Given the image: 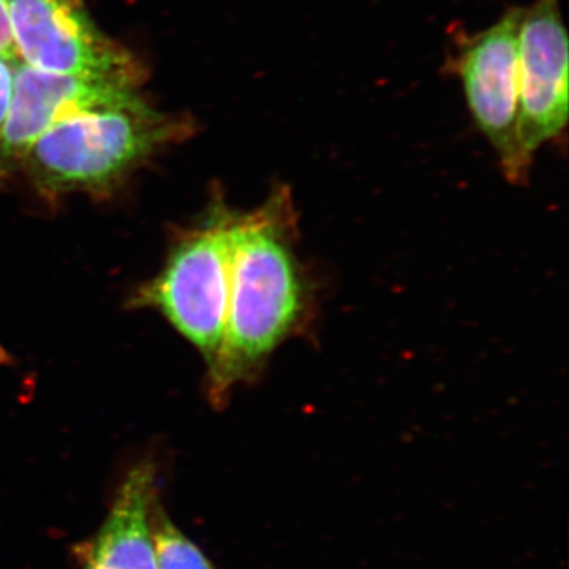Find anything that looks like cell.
<instances>
[{
  "instance_id": "cell-4",
  "label": "cell",
  "mask_w": 569,
  "mask_h": 569,
  "mask_svg": "<svg viewBox=\"0 0 569 569\" xmlns=\"http://www.w3.org/2000/svg\"><path fill=\"white\" fill-rule=\"evenodd\" d=\"M523 7H509L485 31L462 37L449 66L462 82L468 110L479 132L492 146L505 178L529 179L530 164L520 152L519 32Z\"/></svg>"
},
{
  "instance_id": "cell-6",
  "label": "cell",
  "mask_w": 569,
  "mask_h": 569,
  "mask_svg": "<svg viewBox=\"0 0 569 569\" xmlns=\"http://www.w3.org/2000/svg\"><path fill=\"white\" fill-rule=\"evenodd\" d=\"M137 82L14 66L9 116L0 133V182L20 173L29 148L58 123L141 99Z\"/></svg>"
},
{
  "instance_id": "cell-5",
  "label": "cell",
  "mask_w": 569,
  "mask_h": 569,
  "mask_svg": "<svg viewBox=\"0 0 569 569\" xmlns=\"http://www.w3.org/2000/svg\"><path fill=\"white\" fill-rule=\"evenodd\" d=\"M21 61L43 71L141 84L132 52L100 31L82 0H6Z\"/></svg>"
},
{
  "instance_id": "cell-2",
  "label": "cell",
  "mask_w": 569,
  "mask_h": 569,
  "mask_svg": "<svg viewBox=\"0 0 569 569\" xmlns=\"http://www.w3.org/2000/svg\"><path fill=\"white\" fill-rule=\"evenodd\" d=\"M190 130L189 121L156 110L141 97L51 127L26 152L20 173L50 204L74 193L102 200Z\"/></svg>"
},
{
  "instance_id": "cell-8",
  "label": "cell",
  "mask_w": 569,
  "mask_h": 569,
  "mask_svg": "<svg viewBox=\"0 0 569 569\" xmlns=\"http://www.w3.org/2000/svg\"><path fill=\"white\" fill-rule=\"evenodd\" d=\"M159 500L156 462L134 463L116 489L102 527L84 546L82 569H157L152 512Z\"/></svg>"
},
{
  "instance_id": "cell-9",
  "label": "cell",
  "mask_w": 569,
  "mask_h": 569,
  "mask_svg": "<svg viewBox=\"0 0 569 569\" xmlns=\"http://www.w3.org/2000/svg\"><path fill=\"white\" fill-rule=\"evenodd\" d=\"M152 541L157 569H216L203 550L174 526L162 500L153 507Z\"/></svg>"
},
{
  "instance_id": "cell-3",
  "label": "cell",
  "mask_w": 569,
  "mask_h": 569,
  "mask_svg": "<svg viewBox=\"0 0 569 569\" xmlns=\"http://www.w3.org/2000/svg\"><path fill=\"white\" fill-rule=\"evenodd\" d=\"M241 213L217 190L203 216L174 230L159 274L140 284L129 307L167 318L204 359L206 370L222 343L230 299L236 231Z\"/></svg>"
},
{
  "instance_id": "cell-7",
  "label": "cell",
  "mask_w": 569,
  "mask_h": 569,
  "mask_svg": "<svg viewBox=\"0 0 569 569\" xmlns=\"http://www.w3.org/2000/svg\"><path fill=\"white\" fill-rule=\"evenodd\" d=\"M569 116V47L560 0L523 9L519 32L520 152L530 164L546 142L559 140Z\"/></svg>"
},
{
  "instance_id": "cell-11",
  "label": "cell",
  "mask_w": 569,
  "mask_h": 569,
  "mask_svg": "<svg viewBox=\"0 0 569 569\" xmlns=\"http://www.w3.org/2000/svg\"><path fill=\"white\" fill-rule=\"evenodd\" d=\"M14 66L0 59V133L9 116L11 92H13Z\"/></svg>"
},
{
  "instance_id": "cell-10",
  "label": "cell",
  "mask_w": 569,
  "mask_h": 569,
  "mask_svg": "<svg viewBox=\"0 0 569 569\" xmlns=\"http://www.w3.org/2000/svg\"><path fill=\"white\" fill-rule=\"evenodd\" d=\"M0 59L10 63L22 62L20 54H18L17 44H14L6 0H0Z\"/></svg>"
},
{
  "instance_id": "cell-1",
  "label": "cell",
  "mask_w": 569,
  "mask_h": 569,
  "mask_svg": "<svg viewBox=\"0 0 569 569\" xmlns=\"http://www.w3.org/2000/svg\"><path fill=\"white\" fill-rule=\"evenodd\" d=\"M296 228L293 198L284 186L241 213L223 339L206 372L213 407L227 406L236 387L260 376L277 348L309 320L313 296L296 252Z\"/></svg>"
},
{
  "instance_id": "cell-12",
  "label": "cell",
  "mask_w": 569,
  "mask_h": 569,
  "mask_svg": "<svg viewBox=\"0 0 569 569\" xmlns=\"http://www.w3.org/2000/svg\"><path fill=\"white\" fill-rule=\"evenodd\" d=\"M11 365V355L0 346V366Z\"/></svg>"
}]
</instances>
